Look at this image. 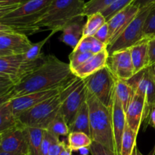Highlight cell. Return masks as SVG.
<instances>
[{"label": "cell", "instance_id": "cell-1", "mask_svg": "<svg viewBox=\"0 0 155 155\" xmlns=\"http://www.w3.org/2000/svg\"><path fill=\"white\" fill-rule=\"evenodd\" d=\"M74 77L69 64L48 54L41 66L15 85L12 89L13 98L61 88Z\"/></svg>", "mask_w": 155, "mask_h": 155}, {"label": "cell", "instance_id": "cell-2", "mask_svg": "<svg viewBox=\"0 0 155 155\" xmlns=\"http://www.w3.org/2000/svg\"><path fill=\"white\" fill-rule=\"evenodd\" d=\"M82 79L74 77L69 83L65 85L58 95L42 101L30 110L21 114L18 117V121L24 127L38 128L46 130L50 123L60 112L64 99L68 92Z\"/></svg>", "mask_w": 155, "mask_h": 155}, {"label": "cell", "instance_id": "cell-3", "mask_svg": "<svg viewBox=\"0 0 155 155\" xmlns=\"http://www.w3.org/2000/svg\"><path fill=\"white\" fill-rule=\"evenodd\" d=\"M86 102L89 109L91 139L93 142L102 145L116 154L112 123V107L104 106L89 91H87Z\"/></svg>", "mask_w": 155, "mask_h": 155}, {"label": "cell", "instance_id": "cell-4", "mask_svg": "<svg viewBox=\"0 0 155 155\" xmlns=\"http://www.w3.org/2000/svg\"><path fill=\"white\" fill-rule=\"evenodd\" d=\"M53 0H30L8 14L0 22L15 29L16 33L32 35L39 32L36 24Z\"/></svg>", "mask_w": 155, "mask_h": 155}, {"label": "cell", "instance_id": "cell-5", "mask_svg": "<svg viewBox=\"0 0 155 155\" xmlns=\"http://www.w3.org/2000/svg\"><path fill=\"white\" fill-rule=\"evenodd\" d=\"M85 4V0H53L36 24V28L39 31L42 28H47L55 33L62 31L71 21L84 16Z\"/></svg>", "mask_w": 155, "mask_h": 155}, {"label": "cell", "instance_id": "cell-6", "mask_svg": "<svg viewBox=\"0 0 155 155\" xmlns=\"http://www.w3.org/2000/svg\"><path fill=\"white\" fill-rule=\"evenodd\" d=\"M152 5L141 8L134 19L130 22L119 37L107 47L108 54L128 49L143 39H147L144 35V26Z\"/></svg>", "mask_w": 155, "mask_h": 155}, {"label": "cell", "instance_id": "cell-7", "mask_svg": "<svg viewBox=\"0 0 155 155\" xmlns=\"http://www.w3.org/2000/svg\"><path fill=\"white\" fill-rule=\"evenodd\" d=\"M83 81L88 91L100 102L107 107H112L116 78L107 66L83 79Z\"/></svg>", "mask_w": 155, "mask_h": 155}, {"label": "cell", "instance_id": "cell-8", "mask_svg": "<svg viewBox=\"0 0 155 155\" xmlns=\"http://www.w3.org/2000/svg\"><path fill=\"white\" fill-rule=\"evenodd\" d=\"M0 151L14 154L28 155V136L27 128L18 125L0 136Z\"/></svg>", "mask_w": 155, "mask_h": 155}, {"label": "cell", "instance_id": "cell-9", "mask_svg": "<svg viewBox=\"0 0 155 155\" xmlns=\"http://www.w3.org/2000/svg\"><path fill=\"white\" fill-rule=\"evenodd\" d=\"M87 88L81 80L69 92L62 102L60 113L64 117L68 125L71 126L87 97Z\"/></svg>", "mask_w": 155, "mask_h": 155}, {"label": "cell", "instance_id": "cell-10", "mask_svg": "<svg viewBox=\"0 0 155 155\" xmlns=\"http://www.w3.org/2000/svg\"><path fill=\"white\" fill-rule=\"evenodd\" d=\"M106 66L117 80L127 81L131 79L135 73L130 54V48L109 54Z\"/></svg>", "mask_w": 155, "mask_h": 155}, {"label": "cell", "instance_id": "cell-11", "mask_svg": "<svg viewBox=\"0 0 155 155\" xmlns=\"http://www.w3.org/2000/svg\"><path fill=\"white\" fill-rule=\"evenodd\" d=\"M127 83L133 88L135 93L145 98L149 111L151 105L155 102V80L149 67L134 74L131 79L127 80Z\"/></svg>", "mask_w": 155, "mask_h": 155}, {"label": "cell", "instance_id": "cell-12", "mask_svg": "<svg viewBox=\"0 0 155 155\" xmlns=\"http://www.w3.org/2000/svg\"><path fill=\"white\" fill-rule=\"evenodd\" d=\"M64 86L57 89H50V90L33 92V93L12 98L10 100V103L14 114L18 119V117L24 112L30 110L32 107L42 103V101L58 95Z\"/></svg>", "mask_w": 155, "mask_h": 155}, {"label": "cell", "instance_id": "cell-13", "mask_svg": "<svg viewBox=\"0 0 155 155\" xmlns=\"http://www.w3.org/2000/svg\"><path fill=\"white\" fill-rule=\"evenodd\" d=\"M139 10L140 9L137 6L130 4L107 21L109 28V42L107 46L111 45L119 37L139 13Z\"/></svg>", "mask_w": 155, "mask_h": 155}, {"label": "cell", "instance_id": "cell-14", "mask_svg": "<svg viewBox=\"0 0 155 155\" xmlns=\"http://www.w3.org/2000/svg\"><path fill=\"white\" fill-rule=\"evenodd\" d=\"M33 43L26 35L21 33L0 35V57L24 54Z\"/></svg>", "mask_w": 155, "mask_h": 155}, {"label": "cell", "instance_id": "cell-15", "mask_svg": "<svg viewBox=\"0 0 155 155\" xmlns=\"http://www.w3.org/2000/svg\"><path fill=\"white\" fill-rule=\"evenodd\" d=\"M148 114L146 100L142 95L135 93L127 111L126 120L127 125L136 133H139L142 123L146 120Z\"/></svg>", "mask_w": 155, "mask_h": 155}, {"label": "cell", "instance_id": "cell-16", "mask_svg": "<svg viewBox=\"0 0 155 155\" xmlns=\"http://www.w3.org/2000/svg\"><path fill=\"white\" fill-rule=\"evenodd\" d=\"M112 123H113V133L114 137L116 154L120 155L121 143L123 136L127 125L126 112L116 96H114L112 104Z\"/></svg>", "mask_w": 155, "mask_h": 155}, {"label": "cell", "instance_id": "cell-17", "mask_svg": "<svg viewBox=\"0 0 155 155\" xmlns=\"http://www.w3.org/2000/svg\"><path fill=\"white\" fill-rule=\"evenodd\" d=\"M108 56L109 54L107 48L93 54L83 64L72 71L73 74L76 77L83 80L106 67Z\"/></svg>", "mask_w": 155, "mask_h": 155}, {"label": "cell", "instance_id": "cell-18", "mask_svg": "<svg viewBox=\"0 0 155 155\" xmlns=\"http://www.w3.org/2000/svg\"><path fill=\"white\" fill-rule=\"evenodd\" d=\"M84 16L75 18L68 23L62 30L61 41L71 48H75L83 37V30L86 23Z\"/></svg>", "mask_w": 155, "mask_h": 155}, {"label": "cell", "instance_id": "cell-19", "mask_svg": "<svg viewBox=\"0 0 155 155\" xmlns=\"http://www.w3.org/2000/svg\"><path fill=\"white\" fill-rule=\"evenodd\" d=\"M23 54L0 57V77L8 78L17 84L20 80Z\"/></svg>", "mask_w": 155, "mask_h": 155}, {"label": "cell", "instance_id": "cell-20", "mask_svg": "<svg viewBox=\"0 0 155 155\" xmlns=\"http://www.w3.org/2000/svg\"><path fill=\"white\" fill-rule=\"evenodd\" d=\"M148 39H143L130 48L135 74L148 68Z\"/></svg>", "mask_w": 155, "mask_h": 155}, {"label": "cell", "instance_id": "cell-21", "mask_svg": "<svg viewBox=\"0 0 155 155\" xmlns=\"http://www.w3.org/2000/svg\"><path fill=\"white\" fill-rule=\"evenodd\" d=\"M71 132H81L90 136L89 109L87 102L83 103L76 115L72 124L69 127Z\"/></svg>", "mask_w": 155, "mask_h": 155}, {"label": "cell", "instance_id": "cell-22", "mask_svg": "<svg viewBox=\"0 0 155 155\" xmlns=\"http://www.w3.org/2000/svg\"><path fill=\"white\" fill-rule=\"evenodd\" d=\"M114 95L118 101L120 102L125 112L127 111L132 99L135 95L133 88L130 86L127 81L116 79L114 88Z\"/></svg>", "mask_w": 155, "mask_h": 155}, {"label": "cell", "instance_id": "cell-23", "mask_svg": "<svg viewBox=\"0 0 155 155\" xmlns=\"http://www.w3.org/2000/svg\"><path fill=\"white\" fill-rule=\"evenodd\" d=\"M18 124V119L12 111L10 101L0 107V136Z\"/></svg>", "mask_w": 155, "mask_h": 155}, {"label": "cell", "instance_id": "cell-24", "mask_svg": "<svg viewBox=\"0 0 155 155\" xmlns=\"http://www.w3.org/2000/svg\"><path fill=\"white\" fill-rule=\"evenodd\" d=\"M107 48V45L102 43L94 36H83L73 51L74 52H89L95 54Z\"/></svg>", "mask_w": 155, "mask_h": 155}, {"label": "cell", "instance_id": "cell-25", "mask_svg": "<svg viewBox=\"0 0 155 155\" xmlns=\"http://www.w3.org/2000/svg\"><path fill=\"white\" fill-rule=\"evenodd\" d=\"M28 136V155H41L42 139L45 130L26 127Z\"/></svg>", "mask_w": 155, "mask_h": 155}, {"label": "cell", "instance_id": "cell-26", "mask_svg": "<svg viewBox=\"0 0 155 155\" xmlns=\"http://www.w3.org/2000/svg\"><path fill=\"white\" fill-rule=\"evenodd\" d=\"M68 137V146L72 151H78L81 148H89L93 141L86 133L81 132H71Z\"/></svg>", "mask_w": 155, "mask_h": 155}, {"label": "cell", "instance_id": "cell-27", "mask_svg": "<svg viewBox=\"0 0 155 155\" xmlns=\"http://www.w3.org/2000/svg\"><path fill=\"white\" fill-rule=\"evenodd\" d=\"M87 20L83 30V36H93L96 32L107 23L105 18L101 12L92 14L86 17Z\"/></svg>", "mask_w": 155, "mask_h": 155}, {"label": "cell", "instance_id": "cell-28", "mask_svg": "<svg viewBox=\"0 0 155 155\" xmlns=\"http://www.w3.org/2000/svg\"><path fill=\"white\" fill-rule=\"evenodd\" d=\"M46 130L58 138H60V136H67L70 133L69 126L60 112L50 123Z\"/></svg>", "mask_w": 155, "mask_h": 155}, {"label": "cell", "instance_id": "cell-29", "mask_svg": "<svg viewBox=\"0 0 155 155\" xmlns=\"http://www.w3.org/2000/svg\"><path fill=\"white\" fill-rule=\"evenodd\" d=\"M137 136L138 133L130 128L127 124L121 143L120 155H132L135 147L136 146Z\"/></svg>", "mask_w": 155, "mask_h": 155}, {"label": "cell", "instance_id": "cell-30", "mask_svg": "<svg viewBox=\"0 0 155 155\" xmlns=\"http://www.w3.org/2000/svg\"><path fill=\"white\" fill-rule=\"evenodd\" d=\"M54 33H56L55 32L51 31V33L47 37H45V39L36 42V43H33V45L30 47V49L23 54V59H24V61H36L37 59L40 58L41 57H42L44 55L42 53H41V50H42V47L45 45V44L49 40L50 38Z\"/></svg>", "mask_w": 155, "mask_h": 155}, {"label": "cell", "instance_id": "cell-31", "mask_svg": "<svg viewBox=\"0 0 155 155\" xmlns=\"http://www.w3.org/2000/svg\"><path fill=\"white\" fill-rule=\"evenodd\" d=\"M115 1L116 0H89L85 4L84 16L88 17L92 14L103 12Z\"/></svg>", "mask_w": 155, "mask_h": 155}, {"label": "cell", "instance_id": "cell-32", "mask_svg": "<svg viewBox=\"0 0 155 155\" xmlns=\"http://www.w3.org/2000/svg\"><path fill=\"white\" fill-rule=\"evenodd\" d=\"M133 1L134 0H116L111 5L109 6L108 8H107L105 10L101 12V13L105 18L106 21H107L110 18H113L117 13H118L121 10L132 4Z\"/></svg>", "mask_w": 155, "mask_h": 155}, {"label": "cell", "instance_id": "cell-33", "mask_svg": "<svg viewBox=\"0 0 155 155\" xmlns=\"http://www.w3.org/2000/svg\"><path fill=\"white\" fill-rule=\"evenodd\" d=\"M144 35L145 38L155 36V2L151 5L144 26Z\"/></svg>", "mask_w": 155, "mask_h": 155}, {"label": "cell", "instance_id": "cell-34", "mask_svg": "<svg viewBox=\"0 0 155 155\" xmlns=\"http://www.w3.org/2000/svg\"><path fill=\"white\" fill-rule=\"evenodd\" d=\"M92 55H93V54L89 52H74L72 51V52L71 53L69 56V64L71 68V71H74L78 67L81 66L86 61L89 60Z\"/></svg>", "mask_w": 155, "mask_h": 155}, {"label": "cell", "instance_id": "cell-35", "mask_svg": "<svg viewBox=\"0 0 155 155\" xmlns=\"http://www.w3.org/2000/svg\"><path fill=\"white\" fill-rule=\"evenodd\" d=\"M89 151L92 155H117L114 151L95 142L89 147Z\"/></svg>", "mask_w": 155, "mask_h": 155}, {"label": "cell", "instance_id": "cell-36", "mask_svg": "<svg viewBox=\"0 0 155 155\" xmlns=\"http://www.w3.org/2000/svg\"><path fill=\"white\" fill-rule=\"evenodd\" d=\"M55 137L56 136H53L47 130H45L43 139H42V148H41V155H49L50 147Z\"/></svg>", "mask_w": 155, "mask_h": 155}, {"label": "cell", "instance_id": "cell-37", "mask_svg": "<svg viewBox=\"0 0 155 155\" xmlns=\"http://www.w3.org/2000/svg\"><path fill=\"white\" fill-rule=\"evenodd\" d=\"M93 36L107 46L109 42V28L107 23L104 24Z\"/></svg>", "mask_w": 155, "mask_h": 155}, {"label": "cell", "instance_id": "cell-38", "mask_svg": "<svg viewBox=\"0 0 155 155\" xmlns=\"http://www.w3.org/2000/svg\"><path fill=\"white\" fill-rule=\"evenodd\" d=\"M155 64V36L148 39V68Z\"/></svg>", "mask_w": 155, "mask_h": 155}, {"label": "cell", "instance_id": "cell-39", "mask_svg": "<svg viewBox=\"0 0 155 155\" xmlns=\"http://www.w3.org/2000/svg\"><path fill=\"white\" fill-rule=\"evenodd\" d=\"M65 145L66 144L64 142L60 141L59 138L55 137L50 147L49 155H60Z\"/></svg>", "mask_w": 155, "mask_h": 155}, {"label": "cell", "instance_id": "cell-40", "mask_svg": "<svg viewBox=\"0 0 155 155\" xmlns=\"http://www.w3.org/2000/svg\"><path fill=\"white\" fill-rule=\"evenodd\" d=\"M15 86V83L11 80L0 77V96L11 92Z\"/></svg>", "mask_w": 155, "mask_h": 155}, {"label": "cell", "instance_id": "cell-41", "mask_svg": "<svg viewBox=\"0 0 155 155\" xmlns=\"http://www.w3.org/2000/svg\"><path fill=\"white\" fill-rule=\"evenodd\" d=\"M21 5H0V20L5 16L18 8Z\"/></svg>", "mask_w": 155, "mask_h": 155}, {"label": "cell", "instance_id": "cell-42", "mask_svg": "<svg viewBox=\"0 0 155 155\" xmlns=\"http://www.w3.org/2000/svg\"><path fill=\"white\" fill-rule=\"evenodd\" d=\"M146 121L148 125L155 129V102L153 103L150 107Z\"/></svg>", "mask_w": 155, "mask_h": 155}, {"label": "cell", "instance_id": "cell-43", "mask_svg": "<svg viewBox=\"0 0 155 155\" xmlns=\"http://www.w3.org/2000/svg\"><path fill=\"white\" fill-rule=\"evenodd\" d=\"M154 2H155V0H134L132 4L137 6L139 9H141L148 5H151Z\"/></svg>", "mask_w": 155, "mask_h": 155}, {"label": "cell", "instance_id": "cell-44", "mask_svg": "<svg viewBox=\"0 0 155 155\" xmlns=\"http://www.w3.org/2000/svg\"><path fill=\"white\" fill-rule=\"evenodd\" d=\"M30 0H0V5H12L25 4Z\"/></svg>", "mask_w": 155, "mask_h": 155}, {"label": "cell", "instance_id": "cell-45", "mask_svg": "<svg viewBox=\"0 0 155 155\" xmlns=\"http://www.w3.org/2000/svg\"><path fill=\"white\" fill-rule=\"evenodd\" d=\"M11 33H18L15 29L12 27L0 22V35L2 34H11Z\"/></svg>", "mask_w": 155, "mask_h": 155}, {"label": "cell", "instance_id": "cell-46", "mask_svg": "<svg viewBox=\"0 0 155 155\" xmlns=\"http://www.w3.org/2000/svg\"><path fill=\"white\" fill-rule=\"evenodd\" d=\"M13 98V94H12V90L11 92H8V93L5 94L0 96V107H1L2 104H4L5 103L8 102V101H10L12 98Z\"/></svg>", "mask_w": 155, "mask_h": 155}, {"label": "cell", "instance_id": "cell-47", "mask_svg": "<svg viewBox=\"0 0 155 155\" xmlns=\"http://www.w3.org/2000/svg\"><path fill=\"white\" fill-rule=\"evenodd\" d=\"M154 154H155V146L154 147V148H153V149L151 150V152H150L149 154H147V155H154ZM132 155H144V154H142V153H141L140 151H139V150L138 149L137 146H136V147H135L134 150H133V154H132Z\"/></svg>", "mask_w": 155, "mask_h": 155}, {"label": "cell", "instance_id": "cell-48", "mask_svg": "<svg viewBox=\"0 0 155 155\" xmlns=\"http://www.w3.org/2000/svg\"><path fill=\"white\" fill-rule=\"evenodd\" d=\"M60 155H72V151H71V149L70 148V147L68 146V145H65L64 149L62 150V151L61 152Z\"/></svg>", "mask_w": 155, "mask_h": 155}, {"label": "cell", "instance_id": "cell-49", "mask_svg": "<svg viewBox=\"0 0 155 155\" xmlns=\"http://www.w3.org/2000/svg\"><path fill=\"white\" fill-rule=\"evenodd\" d=\"M78 151L80 152V155H89V153H90L89 148H81V149L79 150Z\"/></svg>", "mask_w": 155, "mask_h": 155}, {"label": "cell", "instance_id": "cell-50", "mask_svg": "<svg viewBox=\"0 0 155 155\" xmlns=\"http://www.w3.org/2000/svg\"><path fill=\"white\" fill-rule=\"evenodd\" d=\"M149 68H150V69H151V73H152L153 77H154V79L155 80V64H154L153 65H151V66L149 67Z\"/></svg>", "mask_w": 155, "mask_h": 155}, {"label": "cell", "instance_id": "cell-51", "mask_svg": "<svg viewBox=\"0 0 155 155\" xmlns=\"http://www.w3.org/2000/svg\"><path fill=\"white\" fill-rule=\"evenodd\" d=\"M0 155H21V154H9V153H6V152H3V151H0Z\"/></svg>", "mask_w": 155, "mask_h": 155}, {"label": "cell", "instance_id": "cell-52", "mask_svg": "<svg viewBox=\"0 0 155 155\" xmlns=\"http://www.w3.org/2000/svg\"><path fill=\"white\" fill-rule=\"evenodd\" d=\"M0 140H1V137H0Z\"/></svg>", "mask_w": 155, "mask_h": 155}]
</instances>
